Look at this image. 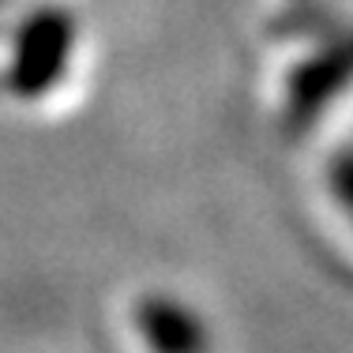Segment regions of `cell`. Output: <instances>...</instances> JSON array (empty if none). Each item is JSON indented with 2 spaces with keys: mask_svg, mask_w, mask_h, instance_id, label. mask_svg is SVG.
Wrapping results in <instances>:
<instances>
[{
  "mask_svg": "<svg viewBox=\"0 0 353 353\" xmlns=\"http://www.w3.org/2000/svg\"><path fill=\"white\" fill-rule=\"evenodd\" d=\"M75 46V19L64 8H34L15 30L8 87L19 98H41L57 87Z\"/></svg>",
  "mask_w": 353,
  "mask_h": 353,
  "instance_id": "6da1fadb",
  "label": "cell"
},
{
  "mask_svg": "<svg viewBox=\"0 0 353 353\" xmlns=\"http://www.w3.org/2000/svg\"><path fill=\"white\" fill-rule=\"evenodd\" d=\"M139 327L162 350H188L199 342L196 319L184 312V308H176L173 301H147L139 308Z\"/></svg>",
  "mask_w": 353,
  "mask_h": 353,
  "instance_id": "7a4b0ae2",
  "label": "cell"
}]
</instances>
